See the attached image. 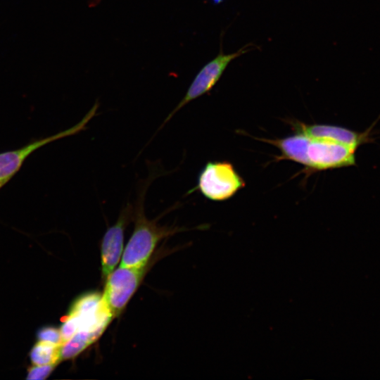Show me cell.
I'll list each match as a JSON object with an SVG mask.
<instances>
[{
	"instance_id": "obj_1",
	"label": "cell",
	"mask_w": 380,
	"mask_h": 380,
	"mask_svg": "<svg viewBox=\"0 0 380 380\" xmlns=\"http://www.w3.org/2000/svg\"><path fill=\"white\" fill-rule=\"evenodd\" d=\"M277 147L280 159L291 160L310 171L336 169L355 165V150L333 141L309 137L301 133L281 139H260Z\"/></svg>"
},
{
	"instance_id": "obj_2",
	"label": "cell",
	"mask_w": 380,
	"mask_h": 380,
	"mask_svg": "<svg viewBox=\"0 0 380 380\" xmlns=\"http://www.w3.org/2000/svg\"><path fill=\"white\" fill-rule=\"evenodd\" d=\"M144 191L133 213L134 228L122 255V266L146 267L156 246L162 239L185 230L179 227L160 226L156 220H148L144 211Z\"/></svg>"
},
{
	"instance_id": "obj_3",
	"label": "cell",
	"mask_w": 380,
	"mask_h": 380,
	"mask_svg": "<svg viewBox=\"0 0 380 380\" xmlns=\"http://www.w3.org/2000/svg\"><path fill=\"white\" fill-rule=\"evenodd\" d=\"M246 182L234 165L228 161L208 162L198 175V190L213 201H224L245 187Z\"/></svg>"
},
{
	"instance_id": "obj_4",
	"label": "cell",
	"mask_w": 380,
	"mask_h": 380,
	"mask_svg": "<svg viewBox=\"0 0 380 380\" xmlns=\"http://www.w3.org/2000/svg\"><path fill=\"white\" fill-rule=\"evenodd\" d=\"M253 46L252 43L246 44L232 53H224L221 46L219 53L205 63L196 75L185 95L168 115L164 123L189 102L210 92L218 82L229 64L241 55L251 51Z\"/></svg>"
},
{
	"instance_id": "obj_5",
	"label": "cell",
	"mask_w": 380,
	"mask_h": 380,
	"mask_svg": "<svg viewBox=\"0 0 380 380\" xmlns=\"http://www.w3.org/2000/svg\"><path fill=\"white\" fill-rule=\"evenodd\" d=\"M146 272V267L120 265L108 277L101 295L103 303L113 317L118 316L132 298Z\"/></svg>"
},
{
	"instance_id": "obj_6",
	"label": "cell",
	"mask_w": 380,
	"mask_h": 380,
	"mask_svg": "<svg viewBox=\"0 0 380 380\" xmlns=\"http://www.w3.org/2000/svg\"><path fill=\"white\" fill-rule=\"evenodd\" d=\"M99 104L95 103L83 119L64 131L42 139L34 141L25 146L0 153V189L20 170L25 159L37 148L55 140L75 134L84 130L89 121L95 115Z\"/></svg>"
},
{
	"instance_id": "obj_7",
	"label": "cell",
	"mask_w": 380,
	"mask_h": 380,
	"mask_svg": "<svg viewBox=\"0 0 380 380\" xmlns=\"http://www.w3.org/2000/svg\"><path fill=\"white\" fill-rule=\"evenodd\" d=\"M133 213L132 205L127 204L120 212L115 223L106 230L103 236L101 259L103 277L107 278L113 272L122 255L125 230Z\"/></svg>"
},
{
	"instance_id": "obj_8",
	"label": "cell",
	"mask_w": 380,
	"mask_h": 380,
	"mask_svg": "<svg viewBox=\"0 0 380 380\" xmlns=\"http://www.w3.org/2000/svg\"><path fill=\"white\" fill-rule=\"evenodd\" d=\"M291 125L295 132L311 138L341 144L355 151L361 145L371 141L369 132H358L337 125L306 124L300 121H292Z\"/></svg>"
},
{
	"instance_id": "obj_9",
	"label": "cell",
	"mask_w": 380,
	"mask_h": 380,
	"mask_svg": "<svg viewBox=\"0 0 380 380\" xmlns=\"http://www.w3.org/2000/svg\"><path fill=\"white\" fill-rule=\"evenodd\" d=\"M97 338L98 337L91 332L78 331L70 338L61 344L60 348L61 361L76 357Z\"/></svg>"
},
{
	"instance_id": "obj_10",
	"label": "cell",
	"mask_w": 380,
	"mask_h": 380,
	"mask_svg": "<svg viewBox=\"0 0 380 380\" xmlns=\"http://www.w3.org/2000/svg\"><path fill=\"white\" fill-rule=\"evenodd\" d=\"M61 346L38 341L33 346L29 354L31 362L34 365H57L61 362Z\"/></svg>"
},
{
	"instance_id": "obj_11",
	"label": "cell",
	"mask_w": 380,
	"mask_h": 380,
	"mask_svg": "<svg viewBox=\"0 0 380 380\" xmlns=\"http://www.w3.org/2000/svg\"><path fill=\"white\" fill-rule=\"evenodd\" d=\"M37 338L38 341H46L56 345L63 343L60 329L51 326L40 328L37 332Z\"/></svg>"
},
{
	"instance_id": "obj_12",
	"label": "cell",
	"mask_w": 380,
	"mask_h": 380,
	"mask_svg": "<svg viewBox=\"0 0 380 380\" xmlns=\"http://www.w3.org/2000/svg\"><path fill=\"white\" fill-rule=\"evenodd\" d=\"M56 364L34 365L27 369V379H45L55 369Z\"/></svg>"
},
{
	"instance_id": "obj_13",
	"label": "cell",
	"mask_w": 380,
	"mask_h": 380,
	"mask_svg": "<svg viewBox=\"0 0 380 380\" xmlns=\"http://www.w3.org/2000/svg\"><path fill=\"white\" fill-rule=\"evenodd\" d=\"M211 2L214 4H219L222 3L224 0H210Z\"/></svg>"
}]
</instances>
